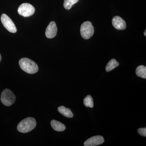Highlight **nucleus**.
<instances>
[{
    "label": "nucleus",
    "instance_id": "f257e3e1",
    "mask_svg": "<svg viewBox=\"0 0 146 146\" xmlns=\"http://www.w3.org/2000/svg\"><path fill=\"white\" fill-rule=\"evenodd\" d=\"M19 64L21 69L28 74H35L39 70L37 64L33 60L27 58H23L20 59Z\"/></svg>",
    "mask_w": 146,
    "mask_h": 146
},
{
    "label": "nucleus",
    "instance_id": "f03ea898",
    "mask_svg": "<svg viewBox=\"0 0 146 146\" xmlns=\"http://www.w3.org/2000/svg\"><path fill=\"white\" fill-rule=\"evenodd\" d=\"M36 125V121L34 118L28 117L19 123L17 126V129L21 133H27L34 129Z\"/></svg>",
    "mask_w": 146,
    "mask_h": 146
},
{
    "label": "nucleus",
    "instance_id": "7ed1b4c3",
    "mask_svg": "<svg viewBox=\"0 0 146 146\" xmlns=\"http://www.w3.org/2000/svg\"><path fill=\"white\" fill-rule=\"evenodd\" d=\"M16 99L15 95L9 89H5L1 94V101L5 106H9L12 105L15 102Z\"/></svg>",
    "mask_w": 146,
    "mask_h": 146
},
{
    "label": "nucleus",
    "instance_id": "20e7f679",
    "mask_svg": "<svg viewBox=\"0 0 146 146\" xmlns=\"http://www.w3.org/2000/svg\"><path fill=\"white\" fill-rule=\"evenodd\" d=\"M94 28L89 21L84 22L80 27V33L82 38L84 39H90L94 35Z\"/></svg>",
    "mask_w": 146,
    "mask_h": 146
},
{
    "label": "nucleus",
    "instance_id": "39448f33",
    "mask_svg": "<svg viewBox=\"0 0 146 146\" xmlns=\"http://www.w3.org/2000/svg\"><path fill=\"white\" fill-rule=\"evenodd\" d=\"M18 13L21 16L25 17L32 16L35 12L34 7L28 3H24L18 8Z\"/></svg>",
    "mask_w": 146,
    "mask_h": 146
},
{
    "label": "nucleus",
    "instance_id": "423d86ee",
    "mask_svg": "<svg viewBox=\"0 0 146 146\" xmlns=\"http://www.w3.org/2000/svg\"><path fill=\"white\" fill-rule=\"evenodd\" d=\"M1 21L3 26L9 31L11 33H15L17 31V29L11 19L6 14L3 13L1 16Z\"/></svg>",
    "mask_w": 146,
    "mask_h": 146
},
{
    "label": "nucleus",
    "instance_id": "0eeeda50",
    "mask_svg": "<svg viewBox=\"0 0 146 146\" xmlns=\"http://www.w3.org/2000/svg\"><path fill=\"white\" fill-rule=\"evenodd\" d=\"M104 142V138L101 136H93L86 140L84 143L85 146H96L103 143Z\"/></svg>",
    "mask_w": 146,
    "mask_h": 146
},
{
    "label": "nucleus",
    "instance_id": "6e6552de",
    "mask_svg": "<svg viewBox=\"0 0 146 146\" xmlns=\"http://www.w3.org/2000/svg\"><path fill=\"white\" fill-rule=\"evenodd\" d=\"M57 28L54 21H52L47 27L46 31V35L47 38L51 39L56 36Z\"/></svg>",
    "mask_w": 146,
    "mask_h": 146
},
{
    "label": "nucleus",
    "instance_id": "1a4fd4ad",
    "mask_svg": "<svg viewBox=\"0 0 146 146\" xmlns=\"http://www.w3.org/2000/svg\"><path fill=\"white\" fill-rule=\"evenodd\" d=\"M112 24L115 29L119 30L125 29L126 28V24L125 21L119 16H116L113 17L112 20Z\"/></svg>",
    "mask_w": 146,
    "mask_h": 146
},
{
    "label": "nucleus",
    "instance_id": "9d476101",
    "mask_svg": "<svg viewBox=\"0 0 146 146\" xmlns=\"http://www.w3.org/2000/svg\"><path fill=\"white\" fill-rule=\"evenodd\" d=\"M52 127L54 130L57 131H63L66 128L65 125L62 123L55 120H53L51 122Z\"/></svg>",
    "mask_w": 146,
    "mask_h": 146
},
{
    "label": "nucleus",
    "instance_id": "9b49d317",
    "mask_svg": "<svg viewBox=\"0 0 146 146\" xmlns=\"http://www.w3.org/2000/svg\"><path fill=\"white\" fill-rule=\"evenodd\" d=\"M58 110L60 114L67 118H72L73 117V114L70 109L67 108L64 106H60L58 108Z\"/></svg>",
    "mask_w": 146,
    "mask_h": 146
},
{
    "label": "nucleus",
    "instance_id": "f8f14e48",
    "mask_svg": "<svg viewBox=\"0 0 146 146\" xmlns=\"http://www.w3.org/2000/svg\"><path fill=\"white\" fill-rule=\"evenodd\" d=\"M136 75L143 78H146V67L144 65H140L136 68Z\"/></svg>",
    "mask_w": 146,
    "mask_h": 146
},
{
    "label": "nucleus",
    "instance_id": "ddd939ff",
    "mask_svg": "<svg viewBox=\"0 0 146 146\" xmlns=\"http://www.w3.org/2000/svg\"><path fill=\"white\" fill-rule=\"evenodd\" d=\"M119 64L115 59H112L108 63L106 68V72H109L112 71L113 69L117 68L119 66Z\"/></svg>",
    "mask_w": 146,
    "mask_h": 146
},
{
    "label": "nucleus",
    "instance_id": "4468645a",
    "mask_svg": "<svg viewBox=\"0 0 146 146\" xmlns=\"http://www.w3.org/2000/svg\"><path fill=\"white\" fill-rule=\"evenodd\" d=\"M84 104L86 107L93 108L94 107V101L93 98L90 95H88L84 99Z\"/></svg>",
    "mask_w": 146,
    "mask_h": 146
},
{
    "label": "nucleus",
    "instance_id": "2eb2a0df",
    "mask_svg": "<svg viewBox=\"0 0 146 146\" xmlns=\"http://www.w3.org/2000/svg\"><path fill=\"white\" fill-rule=\"evenodd\" d=\"M79 0H64L63 6L65 9L69 10L75 4L78 2Z\"/></svg>",
    "mask_w": 146,
    "mask_h": 146
},
{
    "label": "nucleus",
    "instance_id": "dca6fc26",
    "mask_svg": "<svg viewBox=\"0 0 146 146\" xmlns=\"http://www.w3.org/2000/svg\"><path fill=\"white\" fill-rule=\"evenodd\" d=\"M138 133L141 136H146V128H140L138 129Z\"/></svg>",
    "mask_w": 146,
    "mask_h": 146
},
{
    "label": "nucleus",
    "instance_id": "f3484780",
    "mask_svg": "<svg viewBox=\"0 0 146 146\" xmlns=\"http://www.w3.org/2000/svg\"><path fill=\"white\" fill-rule=\"evenodd\" d=\"M1 54H0V62H1Z\"/></svg>",
    "mask_w": 146,
    "mask_h": 146
},
{
    "label": "nucleus",
    "instance_id": "a211bd4d",
    "mask_svg": "<svg viewBox=\"0 0 146 146\" xmlns=\"http://www.w3.org/2000/svg\"><path fill=\"white\" fill-rule=\"evenodd\" d=\"M146 30H145V32H144V35H145V36H146Z\"/></svg>",
    "mask_w": 146,
    "mask_h": 146
}]
</instances>
